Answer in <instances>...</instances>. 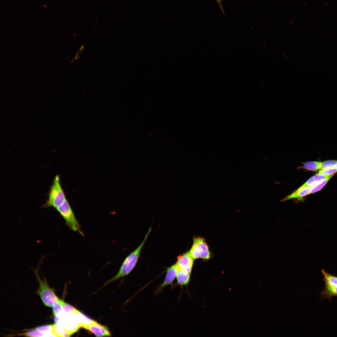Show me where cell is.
Segmentation results:
<instances>
[{"label":"cell","instance_id":"14","mask_svg":"<svg viewBox=\"0 0 337 337\" xmlns=\"http://www.w3.org/2000/svg\"><path fill=\"white\" fill-rule=\"evenodd\" d=\"M59 301L61 304L64 311L68 314H76L80 311L75 308L59 299Z\"/></svg>","mask_w":337,"mask_h":337},{"label":"cell","instance_id":"1","mask_svg":"<svg viewBox=\"0 0 337 337\" xmlns=\"http://www.w3.org/2000/svg\"><path fill=\"white\" fill-rule=\"evenodd\" d=\"M151 230V227H150L141 243L125 258L117 274L106 282L103 287L114 281L127 275L132 271L137 262L141 250Z\"/></svg>","mask_w":337,"mask_h":337},{"label":"cell","instance_id":"5","mask_svg":"<svg viewBox=\"0 0 337 337\" xmlns=\"http://www.w3.org/2000/svg\"><path fill=\"white\" fill-rule=\"evenodd\" d=\"M189 252L194 259L199 258L208 259L210 257L208 247L205 240L202 237L194 238L193 245Z\"/></svg>","mask_w":337,"mask_h":337},{"label":"cell","instance_id":"20","mask_svg":"<svg viewBox=\"0 0 337 337\" xmlns=\"http://www.w3.org/2000/svg\"><path fill=\"white\" fill-rule=\"evenodd\" d=\"M325 288L323 292L324 294L329 296L337 295V287L334 286H325Z\"/></svg>","mask_w":337,"mask_h":337},{"label":"cell","instance_id":"4","mask_svg":"<svg viewBox=\"0 0 337 337\" xmlns=\"http://www.w3.org/2000/svg\"><path fill=\"white\" fill-rule=\"evenodd\" d=\"M56 209L64 218L66 224L71 230L75 232H77L82 236H84L83 232L81 230V226L76 219L68 202L66 199Z\"/></svg>","mask_w":337,"mask_h":337},{"label":"cell","instance_id":"13","mask_svg":"<svg viewBox=\"0 0 337 337\" xmlns=\"http://www.w3.org/2000/svg\"><path fill=\"white\" fill-rule=\"evenodd\" d=\"M325 282V286L337 287V277L333 276L327 273L324 270L322 271Z\"/></svg>","mask_w":337,"mask_h":337},{"label":"cell","instance_id":"19","mask_svg":"<svg viewBox=\"0 0 337 337\" xmlns=\"http://www.w3.org/2000/svg\"><path fill=\"white\" fill-rule=\"evenodd\" d=\"M337 164V160H330L321 162L320 170L335 167Z\"/></svg>","mask_w":337,"mask_h":337},{"label":"cell","instance_id":"7","mask_svg":"<svg viewBox=\"0 0 337 337\" xmlns=\"http://www.w3.org/2000/svg\"><path fill=\"white\" fill-rule=\"evenodd\" d=\"M178 271V269L176 263L168 268L164 280L157 287L155 293L157 294L160 292L166 286L172 285L176 278Z\"/></svg>","mask_w":337,"mask_h":337},{"label":"cell","instance_id":"16","mask_svg":"<svg viewBox=\"0 0 337 337\" xmlns=\"http://www.w3.org/2000/svg\"><path fill=\"white\" fill-rule=\"evenodd\" d=\"M331 177H330L327 178L313 186L310 194L315 193L320 190L326 184Z\"/></svg>","mask_w":337,"mask_h":337},{"label":"cell","instance_id":"17","mask_svg":"<svg viewBox=\"0 0 337 337\" xmlns=\"http://www.w3.org/2000/svg\"><path fill=\"white\" fill-rule=\"evenodd\" d=\"M59 299L58 301L52 307L53 314L54 316L59 318L61 315L63 310L62 306L59 301Z\"/></svg>","mask_w":337,"mask_h":337},{"label":"cell","instance_id":"6","mask_svg":"<svg viewBox=\"0 0 337 337\" xmlns=\"http://www.w3.org/2000/svg\"><path fill=\"white\" fill-rule=\"evenodd\" d=\"M82 327L88 330L97 337H107L112 335L108 327L94 320L91 323L83 325Z\"/></svg>","mask_w":337,"mask_h":337},{"label":"cell","instance_id":"9","mask_svg":"<svg viewBox=\"0 0 337 337\" xmlns=\"http://www.w3.org/2000/svg\"><path fill=\"white\" fill-rule=\"evenodd\" d=\"M313 186L307 187H299L298 189L282 200L284 201L293 198H297L299 200L302 199V198L308 194H310V192Z\"/></svg>","mask_w":337,"mask_h":337},{"label":"cell","instance_id":"11","mask_svg":"<svg viewBox=\"0 0 337 337\" xmlns=\"http://www.w3.org/2000/svg\"><path fill=\"white\" fill-rule=\"evenodd\" d=\"M176 278L178 285L181 286L186 285L190 281V273L183 270H178Z\"/></svg>","mask_w":337,"mask_h":337},{"label":"cell","instance_id":"15","mask_svg":"<svg viewBox=\"0 0 337 337\" xmlns=\"http://www.w3.org/2000/svg\"><path fill=\"white\" fill-rule=\"evenodd\" d=\"M53 325H46L38 326L35 329L44 335L53 332Z\"/></svg>","mask_w":337,"mask_h":337},{"label":"cell","instance_id":"21","mask_svg":"<svg viewBox=\"0 0 337 337\" xmlns=\"http://www.w3.org/2000/svg\"><path fill=\"white\" fill-rule=\"evenodd\" d=\"M337 172V168L335 167L320 170L318 173L325 175H330L334 174Z\"/></svg>","mask_w":337,"mask_h":337},{"label":"cell","instance_id":"22","mask_svg":"<svg viewBox=\"0 0 337 337\" xmlns=\"http://www.w3.org/2000/svg\"><path fill=\"white\" fill-rule=\"evenodd\" d=\"M217 0V3L218 4V5L219 7L221 9L222 12L223 14H225L224 12L222 6V3H221L222 2V0Z\"/></svg>","mask_w":337,"mask_h":337},{"label":"cell","instance_id":"10","mask_svg":"<svg viewBox=\"0 0 337 337\" xmlns=\"http://www.w3.org/2000/svg\"><path fill=\"white\" fill-rule=\"evenodd\" d=\"M334 175H325L318 173L310 178L300 187L304 188L314 186L324 179L332 177Z\"/></svg>","mask_w":337,"mask_h":337},{"label":"cell","instance_id":"18","mask_svg":"<svg viewBox=\"0 0 337 337\" xmlns=\"http://www.w3.org/2000/svg\"><path fill=\"white\" fill-rule=\"evenodd\" d=\"M44 335V334L38 331L35 328L32 330L20 334L19 335H21L28 337H41L43 336V335Z\"/></svg>","mask_w":337,"mask_h":337},{"label":"cell","instance_id":"23","mask_svg":"<svg viewBox=\"0 0 337 337\" xmlns=\"http://www.w3.org/2000/svg\"><path fill=\"white\" fill-rule=\"evenodd\" d=\"M335 167H336L337 168V164H336V165H335Z\"/></svg>","mask_w":337,"mask_h":337},{"label":"cell","instance_id":"2","mask_svg":"<svg viewBox=\"0 0 337 337\" xmlns=\"http://www.w3.org/2000/svg\"><path fill=\"white\" fill-rule=\"evenodd\" d=\"M43 258V257L38 267L36 269H33L39 283V286L37 293L45 306L52 308L58 301L59 298L55 294L53 290L49 286L44 278L42 280L39 275L38 268Z\"/></svg>","mask_w":337,"mask_h":337},{"label":"cell","instance_id":"3","mask_svg":"<svg viewBox=\"0 0 337 337\" xmlns=\"http://www.w3.org/2000/svg\"><path fill=\"white\" fill-rule=\"evenodd\" d=\"M66 199L60 182V175H56L54 178L51 187L48 199L43 208L53 207L56 208Z\"/></svg>","mask_w":337,"mask_h":337},{"label":"cell","instance_id":"8","mask_svg":"<svg viewBox=\"0 0 337 337\" xmlns=\"http://www.w3.org/2000/svg\"><path fill=\"white\" fill-rule=\"evenodd\" d=\"M177 258V261L176 263L178 270H183L190 274L194 259L191 255L189 252H187L179 256Z\"/></svg>","mask_w":337,"mask_h":337},{"label":"cell","instance_id":"12","mask_svg":"<svg viewBox=\"0 0 337 337\" xmlns=\"http://www.w3.org/2000/svg\"><path fill=\"white\" fill-rule=\"evenodd\" d=\"M321 162L310 161L303 163V165L300 167L307 170L315 172L320 170Z\"/></svg>","mask_w":337,"mask_h":337}]
</instances>
